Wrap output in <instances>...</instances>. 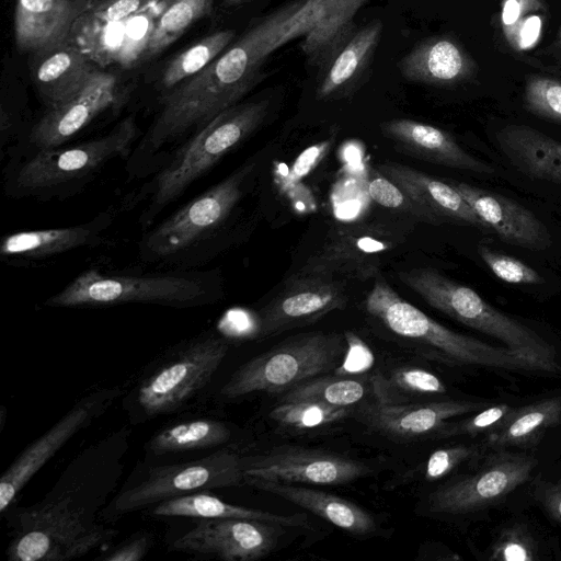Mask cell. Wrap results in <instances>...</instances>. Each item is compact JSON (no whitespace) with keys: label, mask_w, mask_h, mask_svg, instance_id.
<instances>
[{"label":"cell","mask_w":561,"mask_h":561,"mask_svg":"<svg viewBox=\"0 0 561 561\" xmlns=\"http://www.w3.org/2000/svg\"><path fill=\"white\" fill-rule=\"evenodd\" d=\"M507 160L528 178L561 186V142L520 124H510L495 134Z\"/></svg>","instance_id":"cell-27"},{"label":"cell","mask_w":561,"mask_h":561,"mask_svg":"<svg viewBox=\"0 0 561 561\" xmlns=\"http://www.w3.org/2000/svg\"><path fill=\"white\" fill-rule=\"evenodd\" d=\"M370 379L374 401L385 405L422 402V399L446 392L438 376L420 367H399Z\"/></svg>","instance_id":"cell-33"},{"label":"cell","mask_w":561,"mask_h":561,"mask_svg":"<svg viewBox=\"0 0 561 561\" xmlns=\"http://www.w3.org/2000/svg\"><path fill=\"white\" fill-rule=\"evenodd\" d=\"M158 4L162 10L148 38L145 49L146 58L159 54L195 21L209 14L213 0H162Z\"/></svg>","instance_id":"cell-37"},{"label":"cell","mask_w":561,"mask_h":561,"mask_svg":"<svg viewBox=\"0 0 561 561\" xmlns=\"http://www.w3.org/2000/svg\"><path fill=\"white\" fill-rule=\"evenodd\" d=\"M347 302L346 287L335 275L300 270L259 310L254 335L267 337L311 324Z\"/></svg>","instance_id":"cell-15"},{"label":"cell","mask_w":561,"mask_h":561,"mask_svg":"<svg viewBox=\"0 0 561 561\" xmlns=\"http://www.w3.org/2000/svg\"><path fill=\"white\" fill-rule=\"evenodd\" d=\"M478 254L491 272L501 280L515 285H540L543 277L520 260L493 251L484 244L478 247Z\"/></svg>","instance_id":"cell-42"},{"label":"cell","mask_w":561,"mask_h":561,"mask_svg":"<svg viewBox=\"0 0 561 561\" xmlns=\"http://www.w3.org/2000/svg\"><path fill=\"white\" fill-rule=\"evenodd\" d=\"M249 485L306 508L351 535L367 537L379 531V524L371 513L337 495L272 481H252Z\"/></svg>","instance_id":"cell-26"},{"label":"cell","mask_w":561,"mask_h":561,"mask_svg":"<svg viewBox=\"0 0 561 561\" xmlns=\"http://www.w3.org/2000/svg\"><path fill=\"white\" fill-rule=\"evenodd\" d=\"M483 403L459 400L422 401L399 405L377 402L358 409L360 421L373 432L396 442L433 438L449 420L479 411Z\"/></svg>","instance_id":"cell-18"},{"label":"cell","mask_w":561,"mask_h":561,"mask_svg":"<svg viewBox=\"0 0 561 561\" xmlns=\"http://www.w3.org/2000/svg\"><path fill=\"white\" fill-rule=\"evenodd\" d=\"M268 416L279 427L291 432L319 430L348 417L354 408L325 404L319 401L279 402Z\"/></svg>","instance_id":"cell-38"},{"label":"cell","mask_w":561,"mask_h":561,"mask_svg":"<svg viewBox=\"0 0 561 561\" xmlns=\"http://www.w3.org/2000/svg\"><path fill=\"white\" fill-rule=\"evenodd\" d=\"M538 499L551 518L561 522V480L542 488Z\"/></svg>","instance_id":"cell-50"},{"label":"cell","mask_w":561,"mask_h":561,"mask_svg":"<svg viewBox=\"0 0 561 561\" xmlns=\"http://www.w3.org/2000/svg\"><path fill=\"white\" fill-rule=\"evenodd\" d=\"M242 483V456L226 449L188 461L150 466L130 476L114 494L103 511V519L113 523L176 496Z\"/></svg>","instance_id":"cell-11"},{"label":"cell","mask_w":561,"mask_h":561,"mask_svg":"<svg viewBox=\"0 0 561 561\" xmlns=\"http://www.w3.org/2000/svg\"><path fill=\"white\" fill-rule=\"evenodd\" d=\"M162 0H151L150 4L149 5H157L159 2H161Z\"/></svg>","instance_id":"cell-55"},{"label":"cell","mask_w":561,"mask_h":561,"mask_svg":"<svg viewBox=\"0 0 561 561\" xmlns=\"http://www.w3.org/2000/svg\"><path fill=\"white\" fill-rule=\"evenodd\" d=\"M85 12V7L72 0H16V47L35 54L69 41Z\"/></svg>","instance_id":"cell-24"},{"label":"cell","mask_w":561,"mask_h":561,"mask_svg":"<svg viewBox=\"0 0 561 561\" xmlns=\"http://www.w3.org/2000/svg\"><path fill=\"white\" fill-rule=\"evenodd\" d=\"M244 483L272 481L289 484H347L373 474V469L363 461L344 455L279 446L270 451L242 456Z\"/></svg>","instance_id":"cell-16"},{"label":"cell","mask_w":561,"mask_h":561,"mask_svg":"<svg viewBox=\"0 0 561 561\" xmlns=\"http://www.w3.org/2000/svg\"><path fill=\"white\" fill-rule=\"evenodd\" d=\"M468 202L477 215L504 242L541 251L550 247L546 225L528 208L493 192L465 182L448 181Z\"/></svg>","instance_id":"cell-20"},{"label":"cell","mask_w":561,"mask_h":561,"mask_svg":"<svg viewBox=\"0 0 561 561\" xmlns=\"http://www.w3.org/2000/svg\"><path fill=\"white\" fill-rule=\"evenodd\" d=\"M234 37L233 30L218 31L174 57L161 75V96L210 65L231 45Z\"/></svg>","instance_id":"cell-36"},{"label":"cell","mask_w":561,"mask_h":561,"mask_svg":"<svg viewBox=\"0 0 561 561\" xmlns=\"http://www.w3.org/2000/svg\"><path fill=\"white\" fill-rule=\"evenodd\" d=\"M382 31L383 23L378 19L357 30L350 43L318 78L317 100H339L355 91L373 64Z\"/></svg>","instance_id":"cell-28"},{"label":"cell","mask_w":561,"mask_h":561,"mask_svg":"<svg viewBox=\"0 0 561 561\" xmlns=\"http://www.w3.org/2000/svg\"><path fill=\"white\" fill-rule=\"evenodd\" d=\"M107 1H110V0H93V2H92V4H91V7L89 8V10H90V9H93V8H95V7H99V5H101V4H103V3L107 2ZM89 10H88V11H89Z\"/></svg>","instance_id":"cell-53"},{"label":"cell","mask_w":561,"mask_h":561,"mask_svg":"<svg viewBox=\"0 0 561 561\" xmlns=\"http://www.w3.org/2000/svg\"><path fill=\"white\" fill-rule=\"evenodd\" d=\"M128 99L129 91L121 87L117 77L100 70L76 95L46 108L31 125L7 168L31 153L71 144L101 115L118 112Z\"/></svg>","instance_id":"cell-12"},{"label":"cell","mask_w":561,"mask_h":561,"mask_svg":"<svg viewBox=\"0 0 561 561\" xmlns=\"http://www.w3.org/2000/svg\"><path fill=\"white\" fill-rule=\"evenodd\" d=\"M513 410L514 408L508 404H499L481 410L465 420L448 421L434 434L432 439L485 434L501 424Z\"/></svg>","instance_id":"cell-43"},{"label":"cell","mask_w":561,"mask_h":561,"mask_svg":"<svg viewBox=\"0 0 561 561\" xmlns=\"http://www.w3.org/2000/svg\"><path fill=\"white\" fill-rule=\"evenodd\" d=\"M410 82L449 88L476 78L479 68L463 45L451 35H435L417 43L398 61Z\"/></svg>","instance_id":"cell-21"},{"label":"cell","mask_w":561,"mask_h":561,"mask_svg":"<svg viewBox=\"0 0 561 561\" xmlns=\"http://www.w3.org/2000/svg\"><path fill=\"white\" fill-rule=\"evenodd\" d=\"M346 352L341 365L333 371L345 376H363L374 365L369 347L353 332H345Z\"/></svg>","instance_id":"cell-48"},{"label":"cell","mask_w":561,"mask_h":561,"mask_svg":"<svg viewBox=\"0 0 561 561\" xmlns=\"http://www.w3.org/2000/svg\"><path fill=\"white\" fill-rule=\"evenodd\" d=\"M284 526L247 518H199L171 549L196 558L253 561L276 547Z\"/></svg>","instance_id":"cell-17"},{"label":"cell","mask_w":561,"mask_h":561,"mask_svg":"<svg viewBox=\"0 0 561 561\" xmlns=\"http://www.w3.org/2000/svg\"><path fill=\"white\" fill-rule=\"evenodd\" d=\"M335 373L306 380L280 394L279 402L319 401L325 404L354 408L371 392V379Z\"/></svg>","instance_id":"cell-34"},{"label":"cell","mask_w":561,"mask_h":561,"mask_svg":"<svg viewBox=\"0 0 561 561\" xmlns=\"http://www.w3.org/2000/svg\"><path fill=\"white\" fill-rule=\"evenodd\" d=\"M364 1H367V0H364Z\"/></svg>","instance_id":"cell-56"},{"label":"cell","mask_w":561,"mask_h":561,"mask_svg":"<svg viewBox=\"0 0 561 561\" xmlns=\"http://www.w3.org/2000/svg\"><path fill=\"white\" fill-rule=\"evenodd\" d=\"M536 465L537 460L530 455L496 450L473 474L457 478L432 492L427 508L445 515L481 511L525 483Z\"/></svg>","instance_id":"cell-14"},{"label":"cell","mask_w":561,"mask_h":561,"mask_svg":"<svg viewBox=\"0 0 561 561\" xmlns=\"http://www.w3.org/2000/svg\"><path fill=\"white\" fill-rule=\"evenodd\" d=\"M32 55L33 82L46 108L76 95L100 71L71 38Z\"/></svg>","instance_id":"cell-25"},{"label":"cell","mask_w":561,"mask_h":561,"mask_svg":"<svg viewBox=\"0 0 561 561\" xmlns=\"http://www.w3.org/2000/svg\"><path fill=\"white\" fill-rule=\"evenodd\" d=\"M560 422L561 396L514 408L501 424L484 434L482 446L496 450L535 446L547 430Z\"/></svg>","instance_id":"cell-31"},{"label":"cell","mask_w":561,"mask_h":561,"mask_svg":"<svg viewBox=\"0 0 561 561\" xmlns=\"http://www.w3.org/2000/svg\"><path fill=\"white\" fill-rule=\"evenodd\" d=\"M219 276L213 271L134 275L108 274L89 268L48 297L44 306L88 308L148 304L185 309L214 304L219 299Z\"/></svg>","instance_id":"cell-8"},{"label":"cell","mask_w":561,"mask_h":561,"mask_svg":"<svg viewBox=\"0 0 561 561\" xmlns=\"http://www.w3.org/2000/svg\"><path fill=\"white\" fill-rule=\"evenodd\" d=\"M381 174V173H380ZM368 194L379 205L409 213L419 219L431 222L427 214L416 205L396 183L383 174L371 178Z\"/></svg>","instance_id":"cell-44"},{"label":"cell","mask_w":561,"mask_h":561,"mask_svg":"<svg viewBox=\"0 0 561 561\" xmlns=\"http://www.w3.org/2000/svg\"><path fill=\"white\" fill-rule=\"evenodd\" d=\"M151 514L157 517L187 518H247L256 519L284 527L309 526L305 514L279 515L262 510L234 505L208 493L194 492L160 502L151 507Z\"/></svg>","instance_id":"cell-29"},{"label":"cell","mask_w":561,"mask_h":561,"mask_svg":"<svg viewBox=\"0 0 561 561\" xmlns=\"http://www.w3.org/2000/svg\"><path fill=\"white\" fill-rule=\"evenodd\" d=\"M337 0H306L282 24L271 44V54L291 39L308 34L331 10Z\"/></svg>","instance_id":"cell-41"},{"label":"cell","mask_w":561,"mask_h":561,"mask_svg":"<svg viewBox=\"0 0 561 561\" xmlns=\"http://www.w3.org/2000/svg\"><path fill=\"white\" fill-rule=\"evenodd\" d=\"M333 139H327L306 148L294 161L282 180V190L295 187L327 156Z\"/></svg>","instance_id":"cell-47"},{"label":"cell","mask_w":561,"mask_h":561,"mask_svg":"<svg viewBox=\"0 0 561 561\" xmlns=\"http://www.w3.org/2000/svg\"><path fill=\"white\" fill-rule=\"evenodd\" d=\"M230 350L229 340L213 331L171 346L138 376L123 400L131 424L184 410L201 396Z\"/></svg>","instance_id":"cell-5"},{"label":"cell","mask_w":561,"mask_h":561,"mask_svg":"<svg viewBox=\"0 0 561 561\" xmlns=\"http://www.w3.org/2000/svg\"><path fill=\"white\" fill-rule=\"evenodd\" d=\"M115 217L116 211L108 208L83 224L7 234L0 242V256L8 264L26 265L98 245L105 240Z\"/></svg>","instance_id":"cell-19"},{"label":"cell","mask_w":561,"mask_h":561,"mask_svg":"<svg viewBox=\"0 0 561 561\" xmlns=\"http://www.w3.org/2000/svg\"><path fill=\"white\" fill-rule=\"evenodd\" d=\"M150 2L151 0H110L87 11L79 21L96 23V25L113 24L138 14Z\"/></svg>","instance_id":"cell-46"},{"label":"cell","mask_w":561,"mask_h":561,"mask_svg":"<svg viewBox=\"0 0 561 561\" xmlns=\"http://www.w3.org/2000/svg\"><path fill=\"white\" fill-rule=\"evenodd\" d=\"M557 45L561 49V26H560V28L558 31V34H557Z\"/></svg>","instance_id":"cell-54"},{"label":"cell","mask_w":561,"mask_h":561,"mask_svg":"<svg viewBox=\"0 0 561 561\" xmlns=\"http://www.w3.org/2000/svg\"><path fill=\"white\" fill-rule=\"evenodd\" d=\"M256 165L255 160L247 161L147 229L139 242V259L171 271H192L213 260Z\"/></svg>","instance_id":"cell-3"},{"label":"cell","mask_w":561,"mask_h":561,"mask_svg":"<svg viewBox=\"0 0 561 561\" xmlns=\"http://www.w3.org/2000/svg\"><path fill=\"white\" fill-rule=\"evenodd\" d=\"M398 277L431 307L499 340L504 346L530 359L541 371H560L556 352L548 342L527 325L495 309L472 288L432 267L403 271Z\"/></svg>","instance_id":"cell-9"},{"label":"cell","mask_w":561,"mask_h":561,"mask_svg":"<svg viewBox=\"0 0 561 561\" xmlns=\"http://www.w3.org/2000/svg\"><path fill=\"white\" fill-rule=\"evenodd\" d=\"M301 1L268 14L197 75L159 99L160 110L127 159L130 175L157 171L183 144L225 110L240 103L265 77L263 65L282 24Z\"/></svg>","instance_id":"cell-2"},{"label":"cell","mask_w":561,"mask_h":561,"mask_svg":"<svg viewBox=\"0 0 561 561\" xmlns=\"http://www.w3.org/2000/svg\"><path fill=\"white\" fill-rule=\"evenodd\" d=\"M138 138L139 128L130 114L99 137L31 153L4 169L5 191L14 198L71 197L107 163L127 160Z\"/></svg>","instance_id":"cell-4"},{"label":"cell","mask_w":561,"mask_h":561,"mask_svg":"<svg viewBox=\"0 0 561 561\" xmlns=\"http://www.w3.org/2000/svg\"><path fill=\"white\" fill-rule=\"evenodd\" d=\"M491 558L506 561H528L536 558L535 541L520 527L505 528L492 547Z\"/></svg>","instance_id":"cell-45"},{"label":"cell","mask_w":561,"mask_h":561,"mask_svg":"<svg viewBox=\"0 0 561 561\" xmlns=\"http://www.w3.org/2000/svg\"><path fill=\"white\" fill-rule=\"evenodd\" d=\"M232 436L228 423L213 417H196L168 424L145 444L147 457L206 450L227 444Z\"/></svg>","instance_id":"cell-32"},{"label":"cell","mask_w":561,"mask_h":561,"mask_svg":"<svg viewBox=\"0 0 561 561\" xmlns=\"http://www.w3.org/2000/svg\"><path fill=\"white\" fill-rule=\"evenodd\" d=\"M548 16L545 0H501L500 22L508 46L523 53L541 37Z\"/></svg>","instance_id":"cell-35"},{"label":"cell","mask_w":561,"mask_h":561,"mask_svg":"<svg viewBox=\"0 0 561 561\" xmlns=\"http://www.w3.org/2000/svg\"><path fill=\"white\" fill-rule=\"evenodd\" d=\"M151 546L152 535L148 531H138L96 559L102 561H140L148 554Z\"/></svg>","instance_id":"cell-49"},{"label":"cell","mask_w":561,"mask_h":561,"mask_svg":"<svg viewBox=\"0 0 561 561\" xmlns=\"http://www.w3.org/2000/svg\"><path fill=\"white\" fill-rule=\"evenodd\" d=\"M345 335L313 331L293 336L242 364L219 394L233 400L255 392L282 394L311 378L333 373L346 352Z\"/></svg>","instance_id":"cell-10"},{"label":"cell","mask_w":561,"mask_h":561,"mask_svg":"<svg viewBox=\"0 0 561 561\" xmlns=\"http://www.w3.org/2000/svg\"><path fill=\"white\" fill-rule=\"evenodd\" d=\"M524 104L534 115L561 125V81L529 76L524 88Z\"/></svg>","instance_id":"cell-39"},{"label":"cell","mask_w":561,"mask_h":561,"mask_svg":"<svg viewBox=\"0 0 561 561\" xmlns=\"http://www.w3.org/2000/svg\"><path fill=\"white\" fill-rule=\"evenodd\" d=\"M381 133L400 149L431 163L491 175L495 169L466 151L446 130L409 119L394 118L380 124Z\"/></svg>","instance_id":"cell-23"},{"label":"cell","mask_w":561,"mask_h":561,"mask_svg":"<svg viewBox=\"0 0 561 561\" xmlns=\"http://www.w3.org/2000/svg\"><path fill=\"white\" fill-rule=\"evenodd\" d=\"M365 307L373 318L424 357L450 366L541 371L530 359L506 346L490 345L444 327L399 296L380 277L368 293Z\"/></svg>","instance_id":"cell-7"},{"label":"cell","mask_w":561,"mask_h":561,"mask_svg":"<svg viewBox=\"0 0 561 561\" xmlns=\"http://www.w3.org/2000/svg\"><path fill=\"white\" fill-rule=\"evenodd\" d=\"M251 1L253 0H224L222 5L225 8H232L249 3Z\"/></svg>","instance_id":"cell-51"},{"label":"cell","mask_w":561,"mask_h":561,"mask_svg":"<svg viewBox=\"0 0 561 561\" xmlns=\"http://www.w3.org/2000/svg\"><path fill=\"white\" fill-rule=\"evenodd\" d=\"M123 394L121 387L95 389L80 399L27 445L0 478V512L11 508L30 480L79 432L101 417Z\"/></svg>","instance_id":"cell-13"},{"label":"cell","mask_w":561,"mask_h":561,"mask_svg":"<svg viewBox=\"0 0 561 561\" xmlns=\"http://www.w3.org/2000/svg\"><path fill=\"white\" fill-rule=\"evenodd\" d=\"M485 448L481 445H454L433 451L426 461L407 476L425 481H436L453 472L463 462L479 458Z\"/></svg>","instance_id":"cell-40"},{"label":"cell","mask_w":561,"mask_h":561,"mask_svg":"<svg viewBox=\"0 0 561 561\" xmlns=\"http://www.w3.org/2000/svg\"><path fill=\"white\" fill-rule=\"evenodd\" d=\"M270 102L238 103L217 115L172 151L142 192L147 202L139 222L147 230L158 216L264 122Z\"/></svg>","instance_id":"cell-6"},{"label":"cell","mask_w":561,"mask_h":561,"mask_svg":"<svg viewBox=\"0 0 561 561\" xmlns=\"http://www.w3.org/2000/svg\"><path fill=\"white\" fill-rule=\"evenodd\" d=\"M379 173L396 183L419 205L427 214L431 222H449L491 231L449 182L394 161L379 164Z\"/></svg>","instance_id":"cell-22"},{"label":"cell","mask_w":561,"mask_h":561,"mask_svg":"<svg viewBox=\"0 0 561 561\" xmlns=\"http://www.w3.org/2000/svg\"><path fill=\"white\" fill-rule=\"evenodd\" d=\"M365 2L337 0L322 20L305 35L301 48L308 65L317 70V78L324 73L357 32L354 19Z\"/></svg>","instance_id":"cell-30"},{"label":"cell","mask_w":561,"mask_h":561,"mask_svg":"<svg viewBox=\"0 0 561 561\" xmlns=\"http://www.w3.org/2000/svg\"><path fill=\"white\" fill-rule=\"evenodd\" d=\"M129 437L122 427L89 445L39 501L16 510L5 550L10 561H70L117 536L103 511L117 492Z\"/></svg>","instance_id":"cell-1"},{"label":"cell","mask_w":561,"mask_h":561,"mask_svg":"<svg viewBox=\"0 0 561 561\" xmlns=\"http://www.w3.org/2000/svg\"><path fill=\"white\" fill-rule=\"evenodd\" d=\"M72 1H76L80 4H82L83 7H85L87 11L89 10V8L91 7L93 0H72Z\"/></svg>","instance_id":"cell-52"}]
</instances>
